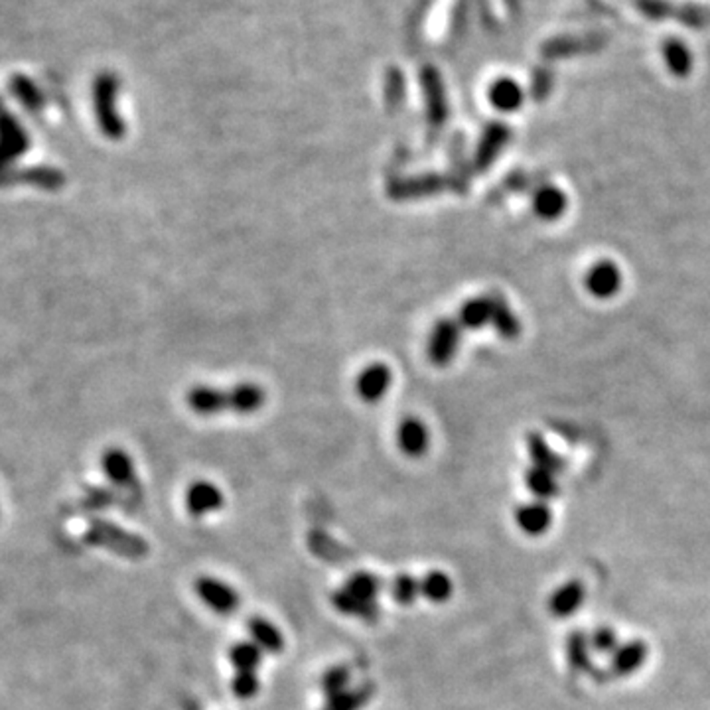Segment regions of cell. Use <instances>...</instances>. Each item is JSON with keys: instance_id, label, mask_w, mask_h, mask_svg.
I'll use <instances>...</instances> for the list:
<instances>
[{"instance_id": "cell-1", "label": "cell", "mask_w": 710, "mask_h": 710, "mask_svg": "<svg viewBox=\"0 0 710 710\" xmlns=\"http://www.w3.org/2000/svg\"><path fill=\"white\" fill-rule=\"evenodd\" d=\"M119 89L121 82L119 75L112 72H101L92 87V95H93V111H95V119L101 132L105 134L107 139L119 141L125 137L127 125L122 121L121 112H119Z\"/></svg>"}, {"instance_id": "cell-2", "label": "cell", "mask_w": 710, "mask_h": 710, "mask_svg": "<svg viewBox=\"0 0 710 710\" xmlns=\"http://www.w3.org/2000/svg\"><path fill=\"white\" fill-rule=\"evenodd\" d=\"M462 328L458 318H443L434 324L428 337V357L436 367H446L452 364L462 344Z\"/></svg>"}, {"instance_id": "cell-3", "label": "cell", "mask_w": 710, "mask_h": 710, "mask_svg": "<svg viewBox=\"0 0 710 710\" xmlns=\"http://www.w3.org/2000/svg\"><path fill=\"white\" fill-rule=\"evenodd\" d=\"M421 87L424 95V107H426V119L428 125L433 129H443L450 115L446 87L443 82V75L438 73L436 67L426 65L421 72Z\"/></svg>"}, {"instance_id": "cell-4", "label": "cell", "mask_w": 710, "mask_h": 710, "mask_svg": "<svg viewBox=\"0 0 710 710\" xmlns=\"http://www.w3.org/2000/svg\"><path fill=\"white\" fill-rule=\"evenodd\" d=\"M454 190V191H464L466 186H462L454 180H450L443 174H426L419 178H411V180H399L389 186V196L394 199H409V198H424V196H434L441 194V191L446 190Z\"/></svg>"}, {"instance_id": "cell-5", "label": "cell", "mask_w": 710, "mask_h": 710, "mask_svg": "<svg viewBox=\"0 0 710 710\" xmlns=\"http://www.w3.org/2000/svg\"><path fill=\"white\" fill-rule=\"evenodd\" d=\"M510 141H511L510 125H505L501 121H491L490 125H486L480 137L478 149L473 152V166H476V170L483 172L488 170V168H491Z\"/></svg>"}, {"instance_id": "cell-6", "label": "cell", "mask_w": 710, "mask_h": 710, "mask_svg": "<svg viewBox=\"0 0 710 710\" xmlns=\"http://www.w3.org/2000/svg\"><path fill=\"white\" fill-rule=\"evenodd\" d=\"M391 383L393 371L385 364H371L359 371L355 379V393L364 403L375 404L385 399V394L391 389Z\"/></svg>"}, {"instance_id": "cell-7", "label": "cell", "mask_w": 710, "mask_h": 710, "mask_svg": "<svg viewBox=\"0 0 710 710\" xmlns=\"http://www.w3.org/2000/svg\"><path fill=\"white\" fill-rule=\"evenodd\" d=\"M624 277L619 267L612 261H598L594 263L588 273L584 277V287L596 298H612L616 297L619 288H622Z\"/></svg>"}, {"instance_id": "cell-8", "label": "cell", "mask_w": 710, "mask_h": 710, "mask_svg": "<svg viewBox=\"0 0 710 710\" xmlns=\"http://www.w3.org/2000/svg\"><path fill=\"white\" fill-rule=\"evenodd\" d=\"M196 592L201 598V602L209 606L211 610L218 614H231L233 610L239 608V594H237L231 586L218 579H211V577L198 579Z\"/></svg>"}, {"instance_id": "cell-9", "label": "cell", "mask_w": 710, "mask_h": 710, "mask_svg": "<svg viewBox=\"0 0 710 710\" xmlns=\"http://www.w3.org/2000/svg\"><path fill=\"white\" fill-rule=\"evenodd\" d=\"M186 404L198 416H216L229 409L228 389H218L211 385H196L188 389Z\"/></svg>"}, {"instance_id": "cell-10", "label": "cell", "mask_w": 710, "mask_h": 710, "mask_svg": "<svg viewBox=\"0 0 710 710\" xmlns=\"http://www.w3.org/2000/svg\"><path fill=\"white\" fill-rule=\"evenodd\" d=\"M397 444L404 456L421 458L431 448V431L421 419L407 416L397 428Z\"/></svg>"}, {"instance_id": "cell-11", "label": "cell", "mask_w": 710, "mask_h": 710, "mask_svg": "<svg viewBox=\"0 0 710 710\" xmlns=\"http://www.w3.org/2000/svg\"><path fill=\"white\" fill-rule=\"evenodd\" d=\"M223 507V493L216 483L198 480L186 490V510L190 515L201 517Z\"/></svg>"}, {"instance_id": "cell-12", "label": "cell", "mask_w": 710, "mask_h": 710, "mask_svg": "<svg viewBox=\"0 0 710 710\" xmlns=\"http://www.w3.org/2000/svg\"><path fill=\"white\" fill-rule=\"evenodd\" d=\"M565 191L550 184H537L533 190V211L539 219L555 221L567 211Z\"/></svg>"}, {"instance_id": "cell-13", "label": "cell", "mask_w": 710, "mask_h": 710, "mask_svg": "<svg viewBox=\"0 0 710 710\" xmlns=\"http://www.w3.org/2000/svg\"><path fill=\"white\" fill-rule=\"evenodd\" d=\"M228 394H229V411L243 416L261 411L267 401L265 389L258 385V383H249V381L239 383V385L228 389Z\"/></svg>"}, {"instance_id": "cell-14", "label": "cell", "mask_w": 710, "mask_h": 710, "mask_svg": "<svg viewBox=\"0 0 710 710\" xmlns=\"http://www.w3.org/2000/svg\"><path fill=\"white\" fill-rule=\"evenodd\" d=\"M490 103L501 112H515L523 105L525 92L523 87L511 77H500L488 89Z\"/></svg>"}, {"instance_id": "cell-15", "label": "cell", "mask_w": 710, "mask_h": 710, "mask_svg": "<svg viewBox=\"0 0 710 710\" xmlns=\"http://www.w3.org/2000/svg\"><path fill=\"white\" fill-rule=\"evenodd\" d=\"M493 318V292L491 295H483L470 298L468 302L462 304L458 322L462 328L466 330H480L483 326L491 324Z\"/></svg>"}, {"instance_id": "cell-16", "label": "cell", "mask_w": 710, "mask_h": 710, "mask_svg": "<svg viewBox=\"0 0 710 710\" xmlns=\"http://www.w3.org/2000/svg\"><path fill=\"white\" fill-rule=\"evenodd\" d=\"M584 586L579 580H570L562 584L560 588L550 596L549 600V612L555 618H569L579 610L584 602Z\"/></svg>"}, {"instance_id": "cell-17", "label": "cell", "mask_w": 710, "mask_h": 710, "mask_svg": "<svg viewBox=\"0 0 710 710\" xmlns=\"http://www.w3.org/2000/svg\"><path fill=\"white\" fill-rule=\"evenodd\" d=\"M647 653H649V649L644 641H639V639L627 641V644L619 646L612 653V671L616 675H619V677H626V675L636 673L641 665L646 663Z\"/></svg>"}, {"instance_id": "cell-18", "label": "cell", "mask_w": 710, "mask_h": 710, "mask_svg": "<svg viewBox=\"0 0 710 710\" xmlns=\"http://www.w3.org/2000/svg\"><path fill=\"white\" fill-rule=\"evenodd\" d=\"M515 521H517V527H520L521 531H525L527 535H540L550 527L552 515L543 501H533V503H525L521 507H517Z\"/></svg>"}, {"instance_id": "cell-19", "label": "cell", "mask_w": 710, "mask_h": 710, "mask_svg": "<svg viewBox=\"0 0 710 710\" xmlns=\"http://www.w3.org/2000/svg\"><path fill=\"white\" fill-rule=\"evenodd\" d=\"M493 330L498 332L503 340H517L521 336V320L517 318V314L511 310L510 302H507L498 292H493V318H491Z\"/></svg>"}, {"instance_id": "cell-20", "label": "cell", "mask_w": 710, "mask_h": 710, "mask_svg": "<svg viewBox=\"0 0 710 710\" xmlns=\"http://www.w3.org/2000/svg\"><path fill=\"white\" fill-rule=\"evenodd\" d=\"M332 604L337 612L364 619V622H375L379 618V606L375 602L357 598V596L349 594L345 588H340L332 594Z\"/></svg>"}, {"instance_id": "cell-21", "label": "cell", "mask_w": 710, "mask_h": 710, "mask_svg": "<svg viewBox=\"0 0 710 710\" xmlns=\"http://www.w3.org/2000/svg\"><path fill=\"white\" fill-rule=\"evenodd\" d=\"M661 53H663L665 65H667V70L673 75L686 77L693 72V53H691L689 46H686L683 40L667 38V40L663 42Z\"/></svg>"}, {"instance_id": "cell-22", "label": "cell", "mask_w": 710, "mask_h": 710, "mask_svg": "<svg viewBox=\"0 0 710 710\" xmlns=\"http://www.w3.org/2000/svg\"><path fill=\"white\" fill-rule=\"evenodd\" d=\"M247 629H249V636L253 644L261 647V651L267 653H278L285 647V637L280 636V631L275 624H270L265 618H253L247 624Z\"/></svg>"}, {"instance_id": "cell-23", "label": "cell", "mask_w": 710, "mask_h": 710, "mask_svg": "<svg viewBox=\"0 0 710 710\" xmlns=\"http://www.w3.org/2000/svg\"><path fill=\"white\" fill-rule=\"evenodd\" d=\"M103 472L111 481L119 483V486H127L134 480L132 460L121 448H111L103 454Z\"/></svg>"}, {"instance_id": "cell-24", "label": "cell", "mask_w": 710, "mask_h": 710, "mask_svg": "<svg viewBox=\"0 0 710 710\" xmlns=\"http://www.w3.org/2000/svg\"><path fill=\"white\" fill-rule=\"evenodd\" d=\"M527 450H529V456L533 460V466L549 470L555 473V476L559 472L565 470V462H562V458L555 452V450L545 443V438L540 434L531 433L527 436Z\"/></svg>"}, {"instance_id": "cell-25", "label": "cell", "mask_w": 710, "mask_h": 710, "mask_svg": "<svg viewBox=\"0 0 710 710\" xmlns=\"http://www.w3.org/2000/svg\"><path fill=\"white\" fill-rule=\"evenodd\" d=\"M374 693H375V686L371 683H364L355 686V689H347L340 695L328 698V703H326L322 710H359L371 701Z\"/></svg>"}, {"instance_id": "cell-26", "label": "cell", "mask_w": 710, "mask_h": 710, "mask_svg": "<svg viewBox=\"0 0 710 710\" xmlns=\"http://www.w3.org/2000/svg\"><path fill=\"white\" fill-rule=\"evenodd\" d=\"M525 483H527L529 491H531L539 500H549V498H555V495H559L557 478H555V473L549 472V470L537 468V466L529 468L525 472Z\"/></svg>"}, {"instance_id": "cell-27", "label": "cell", "mask_w": 710, "mask_h": 710, "mask_svg": "<svg viewBox=\"0 0 710 710\" xmlns=\"http://www.w3.org/2000/svg\"><path fill=\"white\" fill-rule=\"evenodd\" d=\"M421 594L428 602L444 604L452 596V580L444 572H428L421 580Z\"/></svg>"}, {"instance_id": "cell-28", "label": "cell", "mask_w": 710, "mask_h": 710, "mask_svg": "<svg viewBox=\"0 0 710 710\" xmlns=\"http://www.w3.org/2000/svg\"><path fill=\"white\" fill-rule=\"evenodd\" d=\"M590 637H586L582 631H572L567 639V657L574 671L590 669Z\"/></svg>"}, {"instance_id": "cell-29", "label": "cell", "mask_w": 710, "mask_h": 710, "mask_svg": "<svg viewBox=\"0 0 710 710\" xmlns=\"http://www.w3.org/2000/svg\"><path fill=\"white\" fill-rule=\"evenodd\" d=\"M229 661L237 671H257L263 661V651L253 641H241L231 647Z\"/></svg>"}, {"instance_id": "cell-30", "label": "cell", "mask_w": 710, "mask_h": 710, "mask_svg": "<svg viewBox=\"0 0 710 710\" xmlns=\"http://www.w3.org/2000/svg\"><path fill=\"white\" fill-rule=\"evenodd\" d=\"M344 588L349 594L357 596V598L367 600V602H375L377 594L383 588V582L377 577H374V574H369V572H355L354 577H349L345 580Z\"/></svg>"}, {"instance_id": "cell-31", "label": "cell", "mask_w": 710, "mask_h": 710, "mask_svg": "<svg viewBox=\"0 0 710 710\" xmlns=\"http://www.w3.org/2000/svg\"><path fill=\"white\" fill-rule=\"evenodd\" d=\"M419 594H421V582L414 577H411V574H399V577L393 580L391 596L397 604L411 606Z\"/></svg>"}, {"instance_id": "cell-32", "label": "cell", "mask_w": 710, "mask_h": 710, "mask_svg": "<svg viewBox=\"0 0 710 710\" xmlns=\"http://www.w3.org/2000/svg\"><path fill=\"white\" fill-rule=\"evenodd\" d=\"M349 677H352V673H349L345 665H336V667L328 669L322 675V681H320L322 691L328 698L340 695V693L347 691Z\"/></svg>"}, {"instance_id": "cell-33", "label": "cell", "mask_w": 710, "mask_h": 710, "mask_svg": "<svg viewBox=\"0 0 710 710\" xmlns=\"http://www.w3.org/2000/svg\"><path fill=\"white\" fill-rule=\"evenodd\" d=\"M231 691L237 698H253L258 691V679L255 671H237V675L231 681Z\"/></svg>"}, {"instance_id": "cell-34", "label": "cell", "mask_w": 710, "mask_h": 710, "mask_svg": "<svg viewBox=\"0 0 710 710\" xmlns=\"http://www.w3.org/2000/svg\"><path fill=\"white\" fill-rule=\"evenodd\" d=\"M590 647L594 651H598V653H606V656H612V653L619 647L616 631L610 629V627H598L590 636Z\"/></svg>"}, {"instance_id": "cell-35", "label": "cell", "mask_w": 710, "mask_h": 710, "mask_svg": "<svg viewBox=\"0 0 710 710\" xmlns=\"http://www.w3.org/2000/svg\"><path fill=\"white\" fill-rule=\"evenodd\" d=\"M637 8L651 20H665L673 13L669 0H637Z\"/></svg>"}, {"instance_id": "cell-36", "label": "cell", "mask_w": 710, "mask_h": 710, "mask_svg": "<svg viewBox=\"0 0 710 710\" xmlns=\"http://www.w3.org/2000/svg\"><path fill=\"white\" fill-rule=\"evenodd\" d=\"M385 93H387L389 103L399 105L401 101H403V97H404V79H403V73L399 70H391L389 72L387 82H385Z\"/></svg>"}, {"instance_id": "cell-37", "label": "cell", "mask_w": 710, "mask_h": 710, "mask_svg": "<svg viewBox=\"0 0 710 710\" xmlns=\"http://www.w3.org/2000/svg\"><path fill=\"white\" fill-rule=\"evenodd\" d=\"M550 89H552V73L545 70H537L531 82V95L537 101H545L550 93Z\"/></svg>"}]
</instances>
